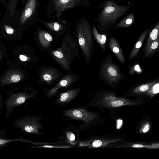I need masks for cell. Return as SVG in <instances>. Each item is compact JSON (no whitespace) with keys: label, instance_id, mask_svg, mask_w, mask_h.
<instances>
[{"label":"cell","instance_id":"cb8c5ba5","mask_svg":"<svg viewBox=\"0 0 159 159\" xmlns=\"http://www.w3.org/2000/svg\"><path fill=\"white\" fill-rule=\"evenodd\" d=\"M15 141H20L22 142L25 141V140H23V139H0V145L5 144L10 142Z\"/></svg>","mask_w":159,"mask_h":159},{"label":"cell","instance_id":"83f0119b","mask_svg":"<svg viewBox=\"0 0 159 159\" xmlns=\"http://www.w3.org/2000/svg\"><path fill=\"white\" fill-rule=\"evenodd\" d=\"M11 80L13 82H17L20 80V77L18 75H13L11 77Z\"/></svg>","mask_w":159,"mask_h":159},{"label":"cell","instance_id":"d4e9b609","mask_svg":"<svg viewBox=\"0 0 159 159\" xmlns=\"http://www.w3.org/2000/svg\"><path fill=\"white\" fill-rule=\"evenodd\" d=\"M150 126L149 124L147 122L144 124L140 130V132L141 133H145L148 132L149 130Z\"/></svg>","mask_w":159,"mask_h":159},{"label":"cell","instance_id":"7c38bea8","mask_svg":"<svg viewBox=\"0 0 159 159\" xmlns=\"http://www.w3.org/2000/svg\"><path fill=\"white\" fill-rule=\"evenodd\" d=\"M104 99V102L107 105L114 107L134 104V103L131 102L127 100L118 98L111 95L106 96Z\"/></svg>","mask_w":159,"mask_h":159},{"label":"cell","instance_id":"ba28073f","mask_svg":"<svg viewBox=\"0 0 159 159\" xmlns=\"http://www.w3.org/2000/svg\"><path fill=\"white\" fill-rule=\"evenodd\" d=\"M40 22L46 28L56 35H61L66 30L68 24L66 20H58L57 21L48 22L39 19Z\"/></svg>","mask_w":159,"mask_h":159},{"label":"cell","instance_id":"ac0fdd59","mask_svg":"<svg viewBox=\"0 0 159 159\" xmlns=\"http://www.w3.org/2000/svg\"><path fill=\"white\" fill-rule=\"evenodd\" d=\"M92 31L93 35L97 41L102 50L105 51L106 41V36L105 35L101 34H99L94 24H93Z\"/></svg>","mask_w":159,"mask_h":159},{"label":"cell","instance_id":"30bf717a","mask_svg":"<svg viewBox=\"0 0 159 159\" xmlns=\"http://www.w3.org/2000/svg\"><path fill=\"white\" fill-rule=\"evenodd\" d=\"M62 73L59 70L52 67L45 68L41 75L42 81L48 84L55 82L61 76Z\"/></svg>","mask_w":159,"mask_h":159},{"label":"cell","instance_id":"603a6c76","mask_svg":"<svg viewBox=\"0 0 159 159\" xmlns=\"http://www.w3.org/2000/svg\"><path fill=\"white\" fill-rule=\"evenodd\" d=\"M132 147L137 148H159V144H154L151 145H144L141 144H134L131 146Z\"/></svg>","mask_w":159,"mask_h":159},{"label":"cell","instance_id":"277c9868","mask_svg":"<svg viewBox=\"0 0 159 159\" xmlns=\"http://www.w3.org/2000/svg\"><path fill=\"white\" fill-rule=\"evenodd\" d=\"M84 0H52L48 8L51 9L52 12L55 13L54 15L59 20L63 11L81 5Z\"/></svg>","mask_w":159,"mask_h":159},{"label":"cell","instance_id":"2e32d148","mask_svg":"<svg viewBox=\"0 0 159 159\" xmlns=\"http://www.w3.org/2000/svg\"><path fill=\"white\" fill-rule=\"evenodd\" d=\"M38 38L40 43L45 48H48L53 40L51 35L45 31L41 30L38 33Z\"/></svg>","mask_w":159,"mask_h":159},{"label":"cell","instance_id":"4fadbf2b","mask_svg":"<svg viewBox=\"0 0 159 159\" xmlns=\"http://www.w3.org/2000/svg\"><path fill=\"white\" fill-rule=\"evenodd\" d=\"M109 45L119 61L121 63L124 64L125 59L122 50L117 42L113 37H111L109 39Z\"/></svg>","mask_w":159,"mask_h":159},{"label":"cell","instance_id":"8fae6325","mask_svg":"<svg viewBox=\"0 0 159 159\" xmlns=\"http://www.w3.org/2000/svg\"><path fill=\"white\" fill-rule=\"evenodd\" d=\"M37 0H28L21 16V22H25L36 11L37 7Z\"/></svg>","mask_w":159,"mask_h":159},{"label":"cell","instance_id":"9a60e30c","mask_svg":"<svg viewBox=\"0 0 159 159\" xmlns=\"http://www.w3.org/2000/svg\"><path fill=\"white\" fill-rule=\"evenodd\" d=\"M135 22V16L131 12L118 22L113 27L116 29L120 28H128L131 26Z\"/></svg>","mask_w":159,"mask_h":159},{"label":"cell","instance_id":"3957f363","mask_svg":"<svg viewBox=\"0 0 159 159\" xmlns=\"http://www.w3.org/2000/svg\"><path fill=\"white\" fill-rule=\"evenodd\" d=\"M75 29L79 44L86 61L89 63L93 55V47L90 24L86 19L83 18L77 22Z\"/></svg>","mask_w":159,"mask_h":159},{"label":"cell","instance_id":"8992f818","mask_svg":"<svg viewBox=\"0 0 159 159\" xmlns=\"http://www.w3.org/2000/svg\"><path fill=\"white\" fill-rule=\"evenodd\" d=\"M38 119L31 117H24L19 119L15 124V126L20 128L28 133L37 134L41 127L38 122Z\"/></svg>","mask_w":159,"mask_h":159},{"label":"cell","instance_id":"44dd1931","mask_svg":"<svg viewBox=\"0 0 159 159\" xmlns=\"http://www.w3.org/2000/svg\"><path fill=\"white\" fill-rule=\"evenodd\" d=\"M159 37L154 41L149 47L145 50V56H148L153 53L159 48Z\"/></svg>","mask_w":159,"mask_h":159},{"label":"cell","instance_id":"5b68a950","mask_svg":"<svg viewBox=\"0 0 159 159\" xmlns=\"http://www.w3.org/2000/svg\"><path fill=\"white\" fill-rule=\"evenodd\" d=\"M64 115L72 119L81 120L88 124L97 116L93 113L80 108L66 110L64 112Z\"/></svg>","mask_w":159,"mask_h":159},{"label":"cell","instance_id":"e0dca14e","mask_svg":"<svg viewBox=\"0 0 159 159\" xmlns=\"http://www.w3.org/2000/svg\"><path fill=\"white\" fill-rule=\"evenodd\" d=\"M79 91V88H77L63 93L60 96L59 102L64 103L69 101L76 96Z\"/></svg>","mask_w":159,"mask_h":159},{"label":"cell","instance_id":"f1b7e54d","mask_svg":"<svg viewBox=\"0 0 159 159\" xmlns=\"http://www.w3.org/2000/svg\"><path fill=\"white\" fill-rule=\"evenodd\" d=\"M6 32L9 34H12L13 33L14 30L12 28L7 26H5Z\"/></svg>","mask_w":159,"mask_h":159},{"label":"cell","instance_id":"4316f807","mask_svg":"<svg viewBox=\"0 0 159 159\" xmlns=\"http://www.w3.org/2000/svg\"><path fill=\"white\" fill-rule=\"evenodd\" d=\"M67 138L69 141L73 142L75 140V136L72 132H69L67 133Z\"/></svg>","mask_w":159,"mask_h":159},{"label":"cell","instance_id":"ffe728a7","mask_svg":"<svg viewBox=\"0 0 159 159\" xmlns=\"http://www.w3.org/2000/svg\"><path fill=\"white\" fill-rule=\"evenodd\" d=\"M156 83V81H153L139 86L133 90L132 92L139 93L147 91Z\"/></svg>","mask_w":159,"mask_h":159},{"label":"cell","instance_id":"d6986e66","mask_svg":"<svg viewBox=\"0 0 159 159\" xmlns=\"http://www.w3.org/2000/svg\"><path fill=\"white\" fill-rule=\"evenodd\" d=\"M159 20L156 23L154 28L150 33L146 43L145 50L150 46L151 44L159 37Z\"/></svg>","mask_w":159,"mask_h":159},{"label":"cell","instance_id":"6da1fadb","mask_svg":"<svg viewBox=\"0 0 159 159\" xmlns=\"http://www.w3.org/2000/svg\"><path fill=\"white\" fill-rule=\"evenodd\" d=\"M134 2L127 5H119L113 0H107L101 3L98 9L102 8L98 18L94 21L98 23L97 26L101 30H107L111 26L129 11Z\"/></svg>","mask_w":159,"mask_h":159},{"label":"cell","instance_id":"4dcf8cb0","mask_svg":"<svg viewBox=\"0 0 159 159\" xmlns=\"http://www.w3.org/2000/svg\"><path fill=\"white\" fill-rule=\"evenodd\" d=\"M43 147H48V148H53V147H55V148H64V147H57V146H48V145H46V146H43Z\"/></svg>","mask_w":159,"mask_h":159},{"label":"cell","instance_id":"7a4b0ae2","mask_svg":"<svg viewBox=\"0 0 159 159\" xmlns=\"http://www.w3.org/2000/svg\"><path fill=\"white\" fill-rule=\"evenodd\" d=\"M51 53L63 68L68 70H71L70 66L73 61L80 57L77 44L68 31L65 34L61 46Z\"/></svg>","mask_w":159,"mask_h":159},{"label":"cell","instance_id":"52a82bcc","mask_svg":"<svg viewBox=\"0 0 159 159\" xmlns=\"http://www.w3.org/2000/svg\"><path fill=\"white\" fill-rule=\"evenodd\" d=\"M102 76L107 81L116 82L121 78V74L116 66L109 61H107L102 67Z\"/></svg>","mask_w":159,"mask_h":159},{"label":"cell","instance_id":"7402d4cb","mask_svg":"<svg viewBox=\"0 0 159 159\" xmlns=\"http://www.w3.org/2000/svg\"><path fill=\"white\" fill-rule=\"evenodd\" d=\"M159 82L155 84L147 91V93L151 96L158 93L159 92Z\"/></svg>","mask_w":159,"mask_h":159},{"label":"cell","instance_id":"f546056e","mask_svg":"<svg viewBox=\"0 0 159 159\" xmlns=\"http://www.w3.org/2000/svg\"><path fill=\"white\" fill-rule=\"evenodd\" d=\"M19 58L21 60L24 61H26L27 60V57L26 56L22 55H20Z\"/></svg>","mask_w":159,"mask_h":159},{"label":"cell","instance_id":"5bb4252c","mask_svg":"<svg viewBox=\"0 0 159 159\" xmlns=\"http://www.w3.org/2000/svg\"><path fill=\"white\" fill-rule=\"evenodd\" d=\"M153 25L150 28L144 30L141 34L137 42L133 48L129 55L130 59H133L135 57L138 53L139 50L142 45L143 42L150 30L152 28Z\"/></svg>","mask_w":159,"mask_h":159},{"label":"cell","instance_id":"9c48e42d","mask_svg":"<svg viewBox=\"0 0 159 159\" xmlns=\"http://www.w3.org/2000/svg\"><path fill=\"white\" fill-rule=\"evenodd\" d=\"M78 79L79 76L75 74L71 73L67 74L65 75L53 87L48 91V96H50L54 94L60 88L70 86L78 80Z\"/></svg>","mask_w":159,"mask_h":159},{"label":"cell","instance_id":"484cf974","mask_svg":"<svg viewBox=\"0 0 159 159\" xmlns=\"http://www.w3.org/2000/svg\"><path fill=\"white\" fill-rule=\"evenodd\" d=\"M102 142L100 140H96L93 142L92 145L95 148H98L101 146L102 145Z\"/></svg>","mask_w":159,"mask_h":159}]
</instances>
